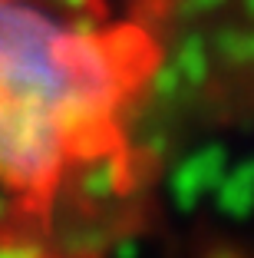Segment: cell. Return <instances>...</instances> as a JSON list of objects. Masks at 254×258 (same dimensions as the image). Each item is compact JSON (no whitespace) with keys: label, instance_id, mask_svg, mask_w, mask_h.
Returning <instances> with one entry per match:
<instances>
[{"label":"cell","instance_id":"6da1fadb","mask_svg":"<svg viewBox=\"0 0 254 258\" xmlns=\"http://www.w3.org/2000/svg\"><path fill=\"white\" fill-rule=\"evenodd\" d=\"M162 46L112 0H0V202L27 258H90L76 219L139 189L135 133Z\"/></svg>","mask_w":254,"mask_h":258}]
</instances>
